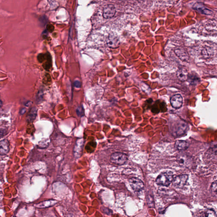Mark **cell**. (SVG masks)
I'll list each match as a JSON object with an SVG mask.
<instances>
[{"instance_id": "obj_1", "label": "cell", "mask_w": 217, "mask_h": 217, "mask_svg": "<svg viewBox=\"0 0 217 217\" xmlns=\"http://www.w3.org/2000/svg\"><path fill=\"white\" fill-rule=\"evenodd\" d=\"M173 179V175L170 173H163L157 177L156 182L157 185L168 186L172 182Z\"/></svg>"}, {"instance_id": "obj_2", "label": "cell", "mask_w": 217, "mask_h": 217, "mask_svg": "<svg viewBox=\"0 0 217 217\" xmlns=\"http://www.w3.org/2000/svg\"><path fill=\"white\" fill-rule=\"evenodd\" d=\"M127 160V156L125 153L120 152L113 153L110 157L111 161L117 165H123L126 163Z\"/></svg>"}, {"instance_id": "obj_3", "label": "cell", "mask_w": 217, "mask_h": 217, "mask_svg": "<svg viewBox=\"0 0 217 217\" xmlns=\"http://www.w3.org/2000/svg\"><path fill=\"white\" fill-rule=\"evenodd\" d=\"M188 179V175L186 174L178 175L173 179V185L177 188H181L186 185Z\"/></svg>"}, {"instance_id": "obj_4", "label": "cell", "mask_w": 217, "mask_h": 217, "mask_svg": "<svg viewBox=\"0 0 217 217\" xmlns=\"http://www.w3.org/2000/svg\"><path fill=\"white\" fill-rule=\"evenodd\" d=\"M129 183L131 188L136 192H140L143 189L144 185L140 179L132 177L129 180Z\"/></svg>"}, {"instance_id": "obj_5", "label": "cell", "mask_w": 217, "mask_h": 217, "mask_svg": "<svg viewBox=\"0 0 217 217\" xmlns=\"http://www.w3.org/2000/svg\"><path fill=\"white\" fill-rule=\"evenodd\" d=\"M107 43L108 47L116 48L120 46V41L118 36L114 34H110L107 40Z\"/></svg>"}, {"instance_id": "obj_6", "label": "cell", "mask_w": 217, "mask_h": 217, "mask_svg": "<svg viewBox=\"0 0 217 217\" xmlns=\"http://www.w3.org/2000/svg\"><path fill=\"white\" fill-rule=\"evenodd\" d=\"M116 8L113 5L108 4L103 8V16L105 19H110L115 15Z\"/></svg>"}, {"instance_id": "obj_7", "label": "cell", "mask_w": 217, "mask_h": 217, "mask_svg": "<svg viewBox=\"0 0 217 217\" xmlns=\"http://www.w3.org/2000/svg\"><path fill=\"white\" fill-rule=\"evenodd\" d=\"M170 104L173 108H179L182 105L183 98L181 95L177 94L172 96L170 100Z\"/></svg>"}, {"instance_id": "obj_8", "label": "cell", "mask_w": 217, "mask_h": 217, "mask_svg": "<svg viewBox=\"0 0 217 217\" xmlns=\"http://www.w3.org/2000/svg\"><path fill=\"white\" fill-rule=\"evenodd\" d=\"M192 8L202 14H205V15H210L213 13L212 10L208 9L202 3L197 2L194 5Z\"/></svg>"}, {"instance_id": "obj_9", "label": "cell", "mask_w": 217, "mask_h": 217, "mask_svg": "<svg viewBox=\"0 0 217 217\" xmlns=\"http://www.w3.org/2000/svg\"><path fill=\"white\" fill-rule=\"evenodd\" d=\"M9 142L8 140L4 139L0 141V155H4L9 151Z\"/></svg>"}, {"instance_id": "obj_10", "label": "cell", "mask_w": 217, "mask_h": 217, "mask_svg": "<svg viewBox=\"0 0 217 217\" xmlns=\"http://www.w3.org/2000/svg\"><path fill=\"white\" fill-rule=\"evenodd\" d=\"M177 76L180 81H184L188 79V73L187 70L184 68H180L176 73Z\"/></svg>"}, {"instance_id": "obj_11", "label": "cell", "mask_w": 217, "mask_h": 217, "mask_svg": "<svg viewBox=\"0 0 217 217\" xmlns=\"http://www.w3.org/2000/svg\"><path fill=\"white\" fill-rule=\"evenodd\" d=\"M189 144L186 141H177L175 142V147L179 151H183L188 148Z\"/></svg>"}, {"instance_id": "obj_12", "label": "cell", "mask_w": 217, "mask_h": 217, "mask_svg": "<svg viewBox=\"0 0 217 217\" xmlns=\"http://www.w3.org/2000/svg\"><path fill=\"white\" fill-rule=\"evenodd\" d=\"M187 80H188L190 83L192 84V85H196L200 81V78L198 77L197 75H194V74L189 75Z\"/></svg>"}, {"instance_id": "obj_13", "label": "cell", "mask_w": 217, "mask_h": 217, "mask_svg": "<svg viewBox=\"0 0 217 217\" xmlns=\"http://www.w3.org/2000/svg\"><path fill=\"white\" fill-rule=\"evenodd\" d=\"M203 217H216V214L213 209H207L203 212Z\"/></svg>"}, {"instance_id": "obj_14", "label": "cell", "mask_w": 217, "mask_h": 217, "mask_svg": "<svg viewBox=\"0 0 217 217\" xmlns=\"http://www.w3.org/2000/svg\"><path fill=\"white\" fill-rule=\"evenodd\" d=\"M36 110L35 109L31 110L30 113H29V116H28V120L31 121L35 119V117H36Z\"/></svg>"}, {"instance_id": "obj_15", "label": "cell", "mask_w": 217, "mask_h": 217, "mask_svg": "<svg viewBox=\"0 0 217 217\" xmlns=\"http://www.w3.org/2000/svg\"><path fill=\"white\" fill-rule=\"evenodd\" d=\"M217 181H215L212 184L211 187V190L212 192L216 195L217 194Z\"/></svg>"}, {"instance_id": "obj_16", "label": "cell", "mask_w": 217, "mask_h": 217, "mask_svg": "<svg viewBox=\"0 0 217 217\" xmlns=\"http://www.w3.org/2000/svg\"><path fill=\"white\" fill-rule=\"evenodd\" d=\"M7 134V131L4 130H0V138L3 137Z\"/></svg>"}, {"instance_id": "obj_17", "label": "cell", "mask_w": 217, "mask_h": 217, "mask_svg": "<svg viewBox=\"0 0 217 217\" xmlns=\"http://www.w3.org/2000/svg\"><path fill=\"white\" fill-rule=\"evenodd\" d=\"M74 86L77 88L81 87V83L79 81H75V82H74Z\"/></svg>"}, {"instance_id": "obj_18", "label": "cell", "mask_w": 217, "mask_h": 217, "mask_svg": "<svg viewBox=\"0 0 217 217\" xmlns=\"http://www.w3.org/2000/svg\"><path fill=\"white\" fill-rule=\"evenodd\" d=\"M83 109L82 108H81V107H79L78 108V109H77V114H80V116L82 115L83 114Z\"/></svg>"}, {"instance_id": "obj_19", "label": "cell", "mask_w": 217, "mask_h": 217, "mask_svg": "<svg viewBox=\"0 0 217 217\" xmlns=\"http://www.w3.org/2000/svg\"><path fill=\"white\" fill-rule=\"evenodd\" d=\"M47 28L48 29L49 31H50V32H52L54 29V26L52 25H48V26L47 27Z\"/></svg>"}, {"instance_id": "obj_20", "label": "cell", "mask_w": 217, "mask_h": 217, "mask_svg": "<svg viewBox=\"0 0 217 217\" xmlns=\"http://www.w3.org/2000/svg\"><path fill=\"white\" fill-rule=\"evenodd\" d=\"M0 104H1V103H0Z\"/></svg>"}]
</instances>
